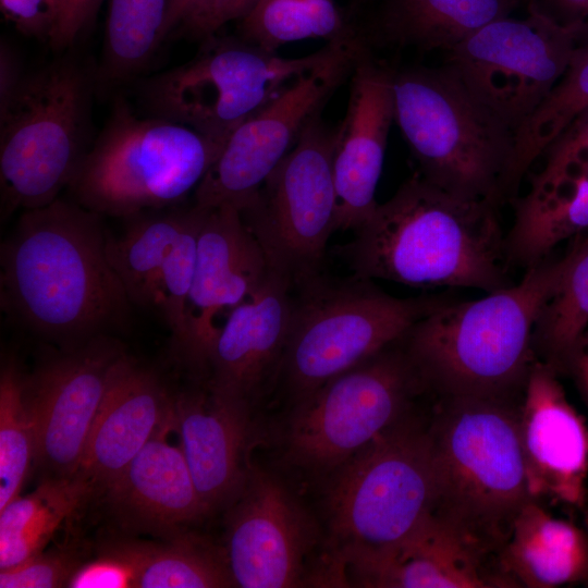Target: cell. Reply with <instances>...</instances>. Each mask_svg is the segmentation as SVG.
<instances>
[{
	"label": "cell",
	"instance_id": "cell-46",
	"mask_svg": "<svg viewBox=\"0 0 588 588\" xmlns=\"http://www.w3.org/2000/svg\"><path fill=\"white\" fill-rule=\"evenodd\" d=\"M355 1H356V5H360L362 3H364L367 0H355Z\"/></svg>",
	"mask_w": 588,
	"mask_h": 588
},
{
	"label": "cell",
	"instance_id": "cell-9",
	"mask_svg": "<svg viewBox=\"0 0 588 588\" xmlns=\"http://www.w3.org/2000/svg\"><path fill=\"white\" fill-rule=\"evenodd\" d=\"M88 78L72 61L25 75L0 111L1 220L59 197L89 149Z\"/></svg>",
	"mask_w": 588,
	"mask_h": 588
},
{
	"label": "cell",
	"instance_id": "cell-19",
	"mask_svg": "<svg viewBox=\"0 0 588 588\" xmlns=\"http://www.w3.org/2000/svg\"><path fill=\"white\" fill-rule=\"evenodd\" d=\"M270 272L259 242L232 204L206 209L186 309L185 360L205 372L219 319L248 299Z\"/></svg>",
	"mask_w": 588,
	"mask_h": 588
},
{
	"label": "cell",
	"instance_id": "cell-39",
	"mask_svg": "<svg viewBox=\"0 0 588 588\" xmlns=\"http://www.w3.org/2000/svg\"><path fill=\"white\" fill-rule=\"evenodd\" d=\"M103 0H50L53 23L49 46L61 51L71 47L87 30Z\"/></svg>",
	"mask_w": 588,
	"mask_h": 588
},
{
	"label": "cell",
	"instance_id": "cell-12",
	"mask_svg": "<svg viewBox=\"0 0 588 588\" xmlns=\"http://www.w3.org/2000/svg\"><path fill=\"white\" fill-rule=\"evenodd\" d=\"M338 132L339 125L329 127L316 115L240 209L269 269L293 286L321 273L328 241L336 231L332 158Z\"/></svg>",
	"mask_w": 588,
	"mask_h": 588
},
{
	"label": "cell",
	"instance_id": "cell-38",
	"mask_svg": "<svg viewBox=\"0 0 588 588\" xmlns=\"http://www.w3.org/2000/svg\"><path fill=\"white\" fill-rule=\"evenodd\" d=\"M79 566L66 552H40L17 566L0 571L1 588H56L68 583Z\"/></svg>",
	"mask_w": 588,
	"mask_h": 588
},
{
	"label": "cell",
	"instance_id": "cell-3",
	"mask_svg": "<svg viewBox=\"0 0 588 588\" xmlns=\"http://www.w3.org/2000/svg\"><path fill=\"white\" fill-rule=\"evenodd\" d=\"M573 255L572 245L525 270L518 283L475 301L453 299L415 322L402 342L429 392L520 402L537 359L535 324Z\"/></svg>",
	"mask_w": 588,
	"mask_h": 588
},
{
	"label": "cell",
	"instance_id": "cell-23",
	"mask_svg": "<svg viewBox=\"0 0 588 588\" xmlns=\"http://www.w3.org/2000/svg\"><path fill=\"white\" fill-rule=\"evenodd\" d=\"M250 405L210 392L173 399V427L207 514L230 505L248 473L243 455L249 436Z\"/></svg>",
	"mask_w": 588,
	"mask_h": 588
},
{
	"label": "cell",
	"instance_id": "cell-4",
	"mask_svg": "<svg viewBox=\"0 0 588 588\" xmlns=\"http://www.w3.org/2000/svg\"><path fill=\"white\" fill-rule=\"evenodd\" d=\"M438 399L429 424L436 481L432 513L498 558L530 499L518 436L520 402Z\"/></svg>",
	"mask_w": 588,
	"mask_h": 588
},
{
	"label": "cell",
	"instance_id": "cell-10",
	"mask_svg": "<svg viewBox=\"0 0 588 588\" xmlns=\"http://www.w3.org/2000/svg\"><path fill=\"white\" fill-rule=\"evenodd\" d=\"M203 39L193 59L144 85L143 100L151 115L224 142L292 82L355 41L329 42L308 56L286 58L240 36L215 33Z\"/></svg>",
	"mask_w": 588,
	"mask_h": 588
},
{
	"label": "cell",
	"instance_id": "cell-24",
	"mask_svg": "<svg viewBox=\"0 0 588 588\" xmlns=\"http://www.w3.org/2000/svg\"><path fill=\"white\" fill-rule=\"evenodd\" d=\"M161 380L126 355L113 375L91 427L77 473L107 489L171 416Z\"/></svg>",
	"mask_w": 588,
	"mask_h": 588
},
{
	"label": "cell",
	"instance_id": "cell-36",
	"mask_svg": "<svg viewBox=\"0 0 588 588\" xmlns=\"http://www.w3.org/2000/svg\"><path fill=\"white\" fill-rule=\"evenodd\" d=\"M205 213L206 209L196 206L195 215L176 241L154 284L150 308L156 309L167 323L180 353L185 343L187 302L195 272L198 233Z\"/></svg>",
	"mask_w": 588,
	"mask_h": 588
},
{
	"label": "cell",
	"instance_id": "cell-43",
	"mask_svg": "<svg viewBox=\"0 0 588 588\" xmlns=\"http://www.w3.org/2000/svg\"><path fill=\"white\" fill-rule=\"evenodd\" d=\"M24 77L17 54L2 39L0 45V111L4 110L12 101Z\"/></svg>",
	"mask_w": 588,
	"mask_h": 588
},
{
	"label": "cell",
	"instance_id": "cell-18",
	"mask_svg": "<svg viewBox=\"0 0 588 588\" xmlns=\"http://www.w3.org/2000/svg\"><path fill=\"white\" fill-rule=\"evenodd\" d=\"M559 373L532 364L518 407V436L530 499L586 513L588 424L568 401Z\"/></svg>",
	"mask_w": 588,
	"mask_h": 588
},
{
	"label": "cell",
	"instance_id": "cell-35",
	"mask_svg": "<svg viewBox=\"0 0 588 588\" xmlns=\"http://www.w3.org/2000/svg\"><path fill=\"white\" fill-rule=\"evenodd\" d=\"M235 587L224 553L195 537L148 546L136 588Z\"/></svg>",
	"mask_w": 588,
	"mask_h": 588
},
{
	"label": "cell",
	"instance_id": "cell-37",
	"mask_svg": "<svg viewBox=\"0 0 588 588\" xmlns=\"http://www.w3.org/2000/svg\"><path fill=\"white\" fill-rule=\"evenodd\" d=\"M147 544L121 543L99 558L79 565L71 576V588H128L137 586Z\"/></svg>",
	"mask_w": 588,
	"mask_h": 588
},
{
	"label": "cell",
	"instance_id": "cell-31",
	"mask_svg": "<svg viewBox=\"0 0 588 588\" xmlns=\"http://www.w3.org/2000/svg\"><path fill=\"white\" fill-rule=\"evenodd\" d=\"M572 244V262L541 309L532 333L536 358L559 375L577 340L588 328V231Z\"/></svg>",
	"mask_w": 588,
	"mask_h": 588
},
{
	"label": "cell",
	"instance_id": "cell-21",
	"mask_svg": "<svg viewBox=\"0 0 588 588\" xmlns=\"http://www.w3.org/2000/svg\"><path fill=\"white\" fill-rule=\"evenodd\" d=\"M292 306V282L270 270L262 285L219 326L207 355L206 388L252 405L279 379Z\"/></svg>",
	"mask_w": 588,
	"mask_h": 588
},
{
	"label": "cell",
	"instance_id": "cell-45",
	"mask_svg": "<svg viewBox=\"0 0 588 588\" xmlns=\"http://www.w3.org/2000/svg\"><path fill=\"white\" fill-rule=\"evenodd\" d=\"M212 0H170L166 21V37L175 29L188 34L203 17Z\"/></svg>",
	"mask_w": 588,
	"mask_h": 588
},
{
	"label": "cell",
	"instance_id": "cell-25",
	"mask_svg": "<svg viewBox=\"0 0 588 588\" xmlns=\"http://www.w3.org/2000/svg\"><path fill=\"white\" fill-rule=\"evenodd\" d=\"M171 424L172 412L106 489L114 511L126 524L168 534L207 514L180 444L167 440Z\"/></svg>",
	"mask_w": 588,
	"mask_h": 588
},
{
	"label": "cell",
	"instance_id": "cell-48",
	"mask_svg": "<svg viewBox=\"0 0 588 588\" xmlns=\"http://www.w3.org/2000/svg\"><path fill=\"white\" fill-rule=\"evenodd\" d=\"M527 1V0H526Z\"/></svg>",
	"mask_w": 588,
	"mask_h": 588
},
{
	"label": "cell",
	"instance_id": "cell-29",
	"mask_svg": "<svg viewBox=\"0 0 588 588\" xmlns=\"http://www.w3.org/2000/svg\"><path fill=\"white\" fill-rule=\"evenodd\" d=\"M195 211L194 204L146 211L126 218L119 236L108 234L109 260L133 305L150 308L157 275Z\"/></svg>",
	"mask_w": 588,
	"mask_h": 588
},
{
	"label": "cell",
	"instance_id": "cell-2",
	"mask_svg": "<svg viewBox=\"0 0 588 588\" xmlns=\"http://www.w3.org/2000/svg\"><path fill=\"white\" fill-rule=\"evenodd\" d=\"M498 208L455 196L415 172L339 253L357 278L495 292L514 284Z\"/></svg>",
	"mask_w": 588,
	"mask_h": 588
},
{
	"label": "cell",
	"instance_id": "cell-7",
	"mask_svg": "<svg viewBox=\"0 0 588 588\" xmlns=\"http://www.w3.org/2000/svg\"><path fill=\"white\" fill-rule=\"evenodd\" d=\"M451 301L444 295L396 297L355 275L330 280L320 273L296 284L279 380L298 401Z\"/></svg>",
	"mask_w": 588,
	"mask_h": 588
},
{
	"label": "cell",
	"instance_id": "cell-33",
	"mask_svg": "<svg viewBox=\"0 0 588 588\" xmlns=\"http://www.w3.org/2000/svg\"><path fill=\"white\" fill-rule=\"evenodd\" d=\"M170 0H110L106 20L103 72L126 79L151 59L166 39Z\"/></svg>",
	"mask_w": 588,
	"mask_h": 588
},
{
	"label": "cell",
	"instance_id": "cell-47",
	"mask_svg": "<svg viewBox=\"0 0 588 588\" xmlns=\"http://www.w3.org/2000/svg\"><path fill=\"white\" fill-rule=\"evenodd\" d=\"M585 525H586V526L588 527V517L586 518V523H585Z\"/></svg>",
	"mask_w": 588,
	"mask_h": 588
},
{
	"label": "cell",
	"instance_id": "cell-42",
	"mask_svg": "<svg viewBox=\"0 0 588 588\" xmlns=\"http://www.w3.org/2000/svg\"><path fill=\"white\" fill-rule=\"evenodd\" d=\"M258 0H212L209 8L191 32L197 37L217 33L224 24L240 21Z\"/></svg>",
	"mask_w": 588,
	"mask_h": 588
},
{
	"label": "cell",
	"instance_id": "cell-34",
	"mask_svg": "<svg viewBox=\"0 0 588 588\" xmlns=\"http://www.w3.org/2000/svg\"><path fill=\"white\" fill-rule=\"evenodd\" d=\"M27 375L13 358L0 372V511L20 495L35 461V427L27 390Z\"/></svg>",
	"mask_w": 588,
	"mask_h": 588
},
{
	"label": "cell",
	"instance_id": "cell-17",
	"mask_svg": "<svg viewBox=\"0 0 588 588\" xmlns=\"http://www.w3.org/2000/svg\"><path fill=\"white\" fill-rule=\"evenodd\" d=\"M526 176L505 233L509 265L525 270L588 231V108L542 149Z\"/></svg>",
	"mask_w": 588,
	"mask_h": 588
},
{
	"label": "cell",
	"instance_id": "cell-26",
	"mask_svg": "<svg viewBox=\"0 0 588 588\" xmlns=\"http://www.w3.org/2000/svg\"><path fill=\"white\" fill-rule=\"evenodd\" d=\"M498 560L515 588L588 586V527L555 517L548 505L529 499Z\"/></svg>",
	"mask_w": 588,
	"mask_h": 588
},
{
	"label": "cell",
	"instance_id": "cell-22",
	"mask_svg": "<svg viewBox=\"0 0 588 588\" xmlns=\"http://www.w3.org/2000/svg\"><path fill=\"white\" fill-rule=\"evenodd\" d=\"M369 588H515L499 560L431 513L395 547L343 559L336 575Z\"/></svg>",
	"mask_w": 588,
	"mask_h": 588
},
{
	"label": "cell",
	"instance_id": "cell-20",
	"mask_svg": "<svg viewBox=\"0 0 588 588\" xmlns=\"http://www.w3.org/2000/svg\"><path fill=\"white\" fill-rule=\"evenodd\" d=\"M393 122V68L375 58L365 42L351 72L348 106L332 158L336 231H356L376 209Z\"/></svg>",
	"mask_w": 588,
	"mask_h": 588
},
{
	"label": "cell",
	"instance_id": "cell-44",
	"mask_svg": "<svg viewBox=\"0 0 588 588\" xmlns=\"http://www.w3.org/2000/svg\"><path fill=\"white\" fill-rule=\"evenodd\" d=\"M560 375L573 380L588 412V328L569 351Z\"/></svg>",
	"mask_w": 588,
	"mask_h": 588
},
{
	"label": "cell",
	"instance_id": "cell-1",
	"mask_svg": "<svg viewBox=\"0 0 588 588\" xmlns=\"http://www.w3.org/2000/svg\"><path fill=\"white\" fill-rule=\"evenodd\" d=\"M101 216L72 199L20 215L0 247V303L21 328L72 347L124 327L132 303Z\"/></svg>",
	"mask_w": 588,
	"mask_h": 588
},
{
	"label": "cell",
	"instance_id": "cell-13",
	"mask_svg": "<svg viewBox=\"0 0 588 588\" xmlns=\"http://www.w3.org/2000/svg\"><path fill=\"white\" fill-rule=\"evenodd\" d=\"M578 47L575 36L528 12L498 19L445 52V64L517 134L548 98Z\"/></svg>",
	"mask_w": 588,
	"mask_h": 588
},
{
	"label": "cell",
	"instance_id": "cell-16",
	"mask_svg": "<svg viewBox=\"0 0 588 588\" xmlns=\"http://www.w3.org/2000/svg\"><path fill=\"white\" fill-rule=\"evenodd\" d=\"M224 551L235 587L286 588L309 583L317 532L308 513L273 476L248 468L230 504Z\"/></svg>",
	"mask_w": 588,
	"mask_h": 588
},
{
	"label": "cell",
	"instance_id": "cell-11",
	"mask_svg": "<svg viewBox=\"0 0 588 588\" xmlns=\"http://www.w3.org/2000/svg\"><path fill=\"white\" fill-rule=\"evenodd\" d=\"M426 392L401 338L296 401L289 456L310 470H335L411 413Z\"/></svg>",
	"mask_w": 588,
	"mask_h": 588
},
{
	"label": "cell",
	"instance_id": "cell-14",
	"mask_svg": "<svg viewBox=\"0 0 588 588\" xmlns=\"http://www.w3.org/2000/svg\"><path fill=\"white\" fill-rule=\"evenodd\" d=\"M363 39L344 45L326 63L299 76L244 122L224 146L194 193V204L243 208L297 142L305 126L351 74Z\"/></svg>",
	"mask_w": 588,
	"mask_h": 588
},
{
	"label": "cell",
	"instance_id": "cell-5",
	"mask_svg": "<svg viewBox=\"0 0 588 588\" xmlns=\"http://www.w3.org/2000/svg\"><path fill=\"white\" fill-rule=\"evenodd\" d=\"M394 122L417 172L466 199L509 200L516 132L445 65L393 68Z\"/></svg>",
	"mask_w": 588,
	"mask_h": 588
},
{
	"label": "cell",
	"instance_id": "cell-28",
	"mask_svg": "<svg viewBox=\"0 0 588 588\" xmlns=\"http://www.w3.org/2000/svg\"><path fill=\"white\" fill-rule=\"evenodd\" d=\"M94 490L81 474L52 477L0 511V571L42 552L60 524Z\"/></svg>",
	"mask_w": 588,
	"mask_h": 588
},
{
	"label": "cell",
	"instance_id": "cell-30",
	"mask_svg": "<svg viewBox=\"0 0 588 588\" xmlns=\"http://www.w3.org/2000/svg\"><path fill=\"white\" fill-rule=\"evenodd\" d=\"M238 22L240 37L269 51L310 38L329 44L360 37L334 0H258Z\"/></svg>",
	"mask_w": 588,
	"mask_h": 588
},
{
	"label": "cell",
	"instance_id": "cell-32",
	"mask_svg": "<svg viewBox=\"0 0 588 588\" xmlns=\"http://www.w3.org/2000/svg\"><path fill=\"white\" fill-rule=\"evenodd\" d=\"M588 108V40L579 45L548 98L516 134L509 195L519 193L523 179L542 149Z\"/></svg>",
	"mask_w": 588,
	"mask_h": 588
},
{
	"label": "cell",
	"instance_id": "cell-40",
	"mask_svg": "<svg viewBox=\"0 0 588 588\" xmlns=\"http://www.w3.org/2000/svg\"><path fill=\"white\" fill-rule=\"evenodd\" d=\"M0 8L21 34L48 41L53 23L50 0H0Z\"/></svg>",
	"mask_w": 588,
	"mask_h": 588
},
{
	"label": "cell",
	"instance_id": "cell-41",
	"mask_svg": "<svg viewBox=\"0 0 588 588\" xmlns=\"http://www.w3.org/2000/svg\"><path fill=\"white\" fill-rule=\"evenodd\" d=\"M527 8L572 33L578 46L588 40V0H527Z\"/></svg>",
	"mask_w": 588,
	"mask_h": 588
},
{
	"label": "cell",
	"instance_id": "cell-8",
	"mask_svg": "<svg viewBox=\"0 0 588 588\" xmlns=\"http://www.w3.org/2000/svg\"><path fill=\"white\" fill-rule=\"evenodd\" d=\"M335 470L327 497L333 560L384 552L433 511L429 424L413 412Z\"/></svg>",
	"mask_w": 588,
	"mask_h": 588
},
{
	"label": "cell",
	"instance_id": "cell-6",
	"mask_svg": "<svg viewBox=\"0 0 588 588\" xmlns=\"http://www.w3.org/2000/svg\"><path fill=\"white\" fill-rule=\"evenodd\" d=\"M224 143L167 119L140 118L119 100L68 189L100 216L176 207L194 195Z\"/></svg>",
	"mask_w": 588,
	"mask_h": 588
},
{
	"label": "cell",
	"instance_id": "cell-15",
	"mask_svg": "<svg viewBox=\"0 0 588 588\" xmlns=\"http://www.w3.org/2000/svg\"><path fill=\"white\" fill-rule=\"evenodd\" d=\"M112 335L61 348L27 375L35 462L53 477L75 475L113 375L125 356Z\"/></svg>",
	"mask_w": 588,
	"mask_h": 588
},
{
	"label": "cell",
	"instance_id": "cell-27",
	"mask_svg": "<svg viewBox=\"0 0 588 588\" xmlns=\"http://www.w3.org/2000/svg\"><path fill=\"white\" fill-rule=\"evenodd\" d=\"M519 0H383L375 22L379 42L449 51L485 25L511 15Z\"/></svg>",
	"mask_w": 588,
	"mask_h": 588
}]
</instances>
